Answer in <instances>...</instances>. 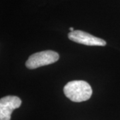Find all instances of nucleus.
I'll return each mask as SVG.
<instances>
[{
    "label": "nucleus",
    "instance_id": "nucleus-1",
    "mask_svg": "<svg viewBox=\"0 0 120 120\" xmlns=\"http://www.w3.org/2000/svg\"><path fill=\"white\" fill-rule=\"evenodd\" d=\"M65 96L73 102L88 100L92 95V89L87 82L75 80L68 82L64 88Z\"/></svg>",
    "mask_w": 120,
    "mask_h": 120
},
{
    "label": "nucleus",
    "instance_id": "nucleus-2",
    "mask_svg": "<svg viewBox=\"0 0 120 120\" xmlns=\"http://www.w3.org/2000/svg\"><path fill=\"white\" fill-rule=\"evenodd\" d=\"M59 54L54 51L47 50L38 52L30 56L26 61V65L28 69H34L53 64L59 60Z\"/></svg>",
    "mask_w": 120,
    "mask_h": 120
},
{
    "label": "nucleus",
    "instance_id": "nucleus-5",
    "mask_svg": "<svg viewBox=\"0 0 120 120\" xmlns=\"http://www.w3.org/2000/svg\"><path fill=\"white\" fill-rule=\"evenodd\" d=\"M69 30H70V31H74L73 27H70V29H69Z\"/></svg>",
    "mask_w": 120,
    "mask_h": 120
},
{
    "label": "nucleus",
    "instance_id": "nucleus-3",
    "mask_svg": "<svg viewBox=\"0 0 120 120\" xmlns=\"http://www.w3.org/2000/svg\"><path fill=\"white\" fill-rule=\"evenodd\" d=\"M68 38L77 43L90 46H105V41L95 37L92 35L81 30H74L68 34Z\"/></svg>",
    "mask_w": 120,
    "mask_h": 120
},
{
    "label": "nucleus",
    "instance_id": "nucleus-4",
    "mask_svg": "<svg viewBox=\"0 0 120 120\" xmlns=\"http://www.w3.org/2000/svg\"><path fill=\"white\" fill-rule=\"evenodd\" d=\"M22 100L17 96L8 95L0 99V120H10L14 109L21 106Z\"/></svg>",
    "mask_w": 120,
    "mask_h": 120
}]
</instances>
